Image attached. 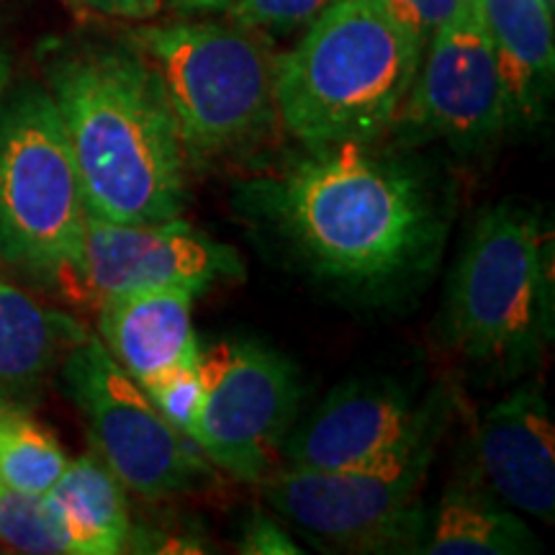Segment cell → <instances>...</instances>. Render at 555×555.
<instances>
[{
  "mask_svg": "<svg viewBox=\"0 0 555 555\" xmlns=\"http://www.w3.org/2000/svg\"><path fill=\"white\" fill-rule=\"evenodd\" d=\"M65 466L57 437L21 404L0 401V483L44 496Z\"/></svg>",
  "mask_w": 555,
  "mask_h": 555,
  "instance_id": "cell-19",
  "label": "cell"
},
{
  "mask_svg": "<svg viewBox=\"0 0 555 555\" xmlns=\"http://www.w3.org/2000/svg\"><path fill=\"white\" fill-rule=\"evenodd\" d=\"M553 335V281L535 214L486 208L450 273L442 339L481 365L522 367Z\"/></svg>",
  "mask_w": 555,
  "mask_h": 555,
  "instance_id": "cell-4",
  "label": "cell"
},
{
  "mask_svg": "<svg viewBox=\"0 0 555 555\" xmlns=\"http://www.w3.org/2000/svg\"><path fill=\"white\" fill-rule=\"evenodd\" d=\"M543 543L522 517L504 509L476 483H455L427 517L416 553L425 555H530Z\"/></svg>",
  "mask_w": 555,
  "mask_h": 555,
  "instance_id": "cell-18",
  "label": "cell"
},
{
  "mask_svg": "<svg viewBox=\"0 0 555 555\" xmlns=\"http://www.w3.org/2000/svg\"><path fill=\"white\" fill-rule=\"evenodd\" d=\"M90 217L157 224L185 208V152L155 67L134 47L88 44L47 67Z\"/></svg>",
  "mask_w": 555,
  "mask_h": 555,
  "instance_id": "cell-2",
  "label": "cell"
},
{
  "mask_svg": "<svg viewBox=\"0 0 555 555\" xmlns=\"http://www.w3.org/2000/svg\"><path fill=\"white\" fill-rule=\"evenodd\" d=\"M180 13H219L227 11L234 0H168Z\"/></svg>",
  "mask_w": 555,
  "mask_h": 555,
  "instance_id": "cell-26",
  "label": "cell"
},
{
  "mask_svg": "<svg viewBox=\"0 0 555 555\" xmlns=\"http://www.w3.org/2000/svg\"><path fill=\"white\" fill-rule=\"evenodd\" d=\"M422 52L378 0H335L275 60V114L307 147L371 144L397 124Z\"/></svg>",
  "mask_w": 555,
  "mask_h": 555,
  "instance_id": "cell-3",
  "label": "cell"
},
{
  "mask_svg": "<svg viewBox=\"0 0 555 555\" xmlns=\"http://www.w3.org/2000/svg\"><path fill=\"white\" fill-rule=\"evenodd\" d=\"M0 540L21 553L65 555L67 543L44 496L0 483Z\"/></svg>",
  "mask_w": 555,
  "mask_h": 555,
  "instance_id": "cell-20",
  "label": "cell"
},
{
  "mask_svg": "<svg viewBox=\"0 0 555 555\" xmlns=\"http://www.w3.org/2000/svg\"><path fill=\"white\" fill-rule=\"evenodd\" d=\"M335 0H234L224 13L247 31L291 34L309 26Z\"/></svg>",
  "mask_w": 555,
  "mask_h": 555,
  "instance_id": "cell-22",
  "label": "cell"
},
{
  "mask_svg": "<svg viewBox=\"0 0 555 555\" xmlns=\"http://www.w3.org/2000/svg\"><path fill=\"white\" fill-rule=\"evenodd\" d=\"M435 448L358 470H270L262 496L317 545L339 553H416L429 512L422 506Z\"/></svg>",
  "mask_w": 555,
  "mask_h": 555,
  "instance_id": "cell-7",
  "label": "cell"
},
{
  "mask_svg": "<svg viewBox=\"0 0 555 555\" xmlns=\"http://www.w3.org/2000/svg\"><path fill=\"white\" fill-rule=\"evenodd\" d=\"M142 391L147 393L152 404L159 409V414H163L180 435H185L191 440L201 409V393H204L198 376V360L170 367L163 376H157L152 384L144 386Z\"/></svg>",
  "mask_w": 555,
  "mask_h": 555,
  "instance_id": "cell-21",
  "label": "cell"
},
{
  "mask_svg": "<svg viewBox=\"0 0 555 555\" xmlns=\"http://www.w3.org/2000/svg\"><path fill=\"white\" fill-rule=\"evenodd\" d=\"M446 393L416 399L397 380L339 386L301 425L291 427L281 455L294 468L358 470L404 461L437 448L446 427Z\"/></svg>",
  "mask_w": 555,
  "mask_h": 555,
  "instance_id": "cell-10",
  "label": "cell"
},
{
  "mask_svg": "<svg viewBox=\"0 0 555 555\" xmlns=\"http://www.w3.org/2000/svg\"><path fill=\"white\" fill-rule=\"evenodd\" d=\"M388 16L412 34L422 47L435 37L442 26H448L457 13L468 5V0H378Z\"/></svg>",
  "mask_w": 555,
  "mask_h": 555,
  "instance_id": "cell-23",
  "label": "cell"
},
{
  "mask_svg": "<svg viewBox=\"0 0 555 555\" xmlns=\"http://www.w3.org/2000/svg\"><path fill=\"white\" fill-rule=\"evenodd\" d=\"M198 376L204 393L193 446L229 476L260 483L294 427L296 365L255 339H224L201 347Z\"/></svg>",
  "mask_w": 555,
  "mask_h": 555,
  "instance_id": "cell-9",
  "label": "cell"
},
{
  "mask_svg": "<svg viewBox=\"0 0 555 555\" xmlns=\"http://www.w3.org/2000/svg\"><path fill=\"white\" fill-rule=\"evenodd\" d=\"M86 198L50 90L24 86L0 108V258L73 281L86 234Z\"/></svg>",
  "mask_w": 555,
  "mask_h": 555,
  "instance_id": "cell-6",
  "label": "cell"
},
{
  "mask_svg": "<svg viewBox=\"0 0 555 555\" xmlns=\"http://www.w3.org/2000/svg\"><path fill=\"white\" fill-rule=\"evenodd\" d=\"M397 121L416 139H442L457 152L483 150L506 129L502 78L478 0L427 41Z\"/></svg>",
  "mask_w": 555,
  "mask_h": 555,
  "instance_id": "cell-11",
  "label": "cell"
},
{
  "mask_svg": "<svg viewBox=\"0 0 555 555\" xmlns=\"http://www.w3.org/2000/svg\"><path fill=\"white\" fill-rule=\"evenodd\" d=\"M191 288H142L101 298L99 335L108 356L139 386H147L180 363L201 356L193 332Z\"/></svg>",
  "mask_w": 555,
  "mask_h": 555,
  "instance_id": "cell-14",
  "label": "cell"
},
{
  "mask_svg": "<svg viewBox=\"0 0 555 555\" xmlns=\"http://www.w3.org/2000/svg\"><path fill=\"white\" fill-rule=\"evenodd\" d=\"M62 384L86 414L95 455L129 491L159 502L196 491L211 476L189 437L159 414L99 337L86 332L65 352Z\"/></svg>",
  "mask_w": 555,
  "mask_h": 555,
  "instance_id": "cell-8",
  "label": "cell"
},
{
  "mask_svg": "<svg viewBox=\"0 0 555 555\" xmlns=\"http://www.w3.org/2000/svg\"><path fill=\"white\" fill-rule=\"evenodd\" d=\"M176 114L185 163L204 165L253 142L275 114V60L255 31L221 24H157L131 34Z\"/></svg>",
  "mask_w": 555,
  "mask_h": 555,
  "instance_id": "cell-5",
  "label": "cell"
},
{
  "mask_svg": "<svg viewBox=\"0 0 555 555\" xmlns=\"http://www.w3.org/2000/svg\"><path fill=\"white\" fill-rule=\"evenodd\" d=\"M86 330L0 281V401L21 404Z\"/></svg>",
  "mask_w": 555,
  "mask_h": 555,
  "instance_id": "cell-17",
  "label": "cell"
},
{
  "mask_svg": "<svg viewBox=\"0 0 555 555\" xmlns=\"http://www.w3.org/2000/svg\"><path fill=\"white\" fill-rule=\"evenodd\" d=\"M240 553L245 555H296L301 553L286 530L262 512H255L245 522L240 538Z\"/></svg>",
  "mask_w": 555,
  "mask_h": 555,
  "instance_id": "cell-24",
  "label": "cell"
},
{
  "mask_svg": "<svg viewBox=\"0 0 555 555\" xmlns=\"http://www.w3.org/2000/svg\"><path fill=\"white\" fill-rule=\"evenodd\" d=\"M242 275L232 247L204 237L183 219L121 224L86 217L80 266L69 286L101 298L142 288H191L201 294L217 278Z\"/></svg>",
  "mask_w": 555,
  "mask_h": 555,
  "instance_id": "cell-12",
  "label": "cell"
},
{
  "mask_svg": "<svg viewBox=\"0 0 555 555\" xmlns=\"http://www.w3.org/2000/svg\"><path fill=\"white\" fill-rule=\"evenodd\" d=\"M474 463L483 491L512 509L553 522L555 422L538 388H517L478 420Z\"/></svg>",
  "mask_w": 555,
  "mask_h": 555,
  "instance_id": "cell-13",
  "label": "cell"
},
{
  "mask_svg": "<svg viewBox=\"0 0 555 555\" xmlns=\"http://www.w3.org/2000/svg\"><path fill=\"white\" fill-rule=\"evenodd\" d=\"M44 502L69 555H114L131 540L127 486L95 453L67 461Z\"/></svg>",
  "mask_w": 555,
  "mask_h": 555,
  "instance_id": "cell-16",
  "label": "cell"
},
{
  "mask_svg": "<svg viewBox=\"0 0 555 555\" xmlns=\"http://www.w3.org/2000/svg\"><path fill=\"white\" fill-rule=\"evenodd\" d=\"M247 198L317 275L384 286L422 270L440 245V214L425 178L373 155L367 142L309 147Z\"/></svg>",
  "mask_w": 555,
  "mask_h": 555,
  "instance_id": "cell-1",
  "label": "cell"
},
{
  "mask_svg": "<svg viewBox=\"0 0 555 555\" xmlns=\"http://www.w3.org/2000/svg\"><path fill=\"white\" fill-rule=\"evenodd\" d=\"M9 78H11V62H9V54L0 50V93H3L5 86H9Z\"/></svg>",
  "mask_w": 555,
  "mask_h": 555,
  "instance_id": "cell-27",
  "label": "cell"
},
{
  "mask_svg": "<svg viewBox=\"0 0 555 555\" xmlns=\"http://www.w3.org/2000/svg\"><path fill=\"white\" fill-rule=\"evenodd\" d=\"M78 3L99 13H106V16L150 18L159 11L163 0H78Z\"/></svg>",
  "mask_w": 555,
  "mask_h": 555,
  "instance_id": "cell-25",
  "label": "cell"
},
{
  "mask_svg": "<svg viewBox=\"0 0 555 555\" xmlns=\"http://www.w3.org/2000/svg\"><path fill=\"white\" fill-rule=\"evenodd\" d=\"M502 78L506 127L545 116L553 93V13L540 0H478Z\"/></svg>",
  "mask_w": 555,
  "mask_h": 555,
  "instance_id": "cell-15",
  "label": "cell"
},
{
  "mask_svg": "<svg viewBox=\"0 0 555 555\" xmlns=\"http://www.w3.org/2000/svg\"><path fill=\"white\" fill-rule=\"evenodd\" d=\"M540 3H543V5H545V9L553 13V0H540Z\"/></svg>",
  "mask_w": 555,
  "mask_h": 555,
  "instance_id": "cell-28",
  "label": "cell"
}]
</instances>
